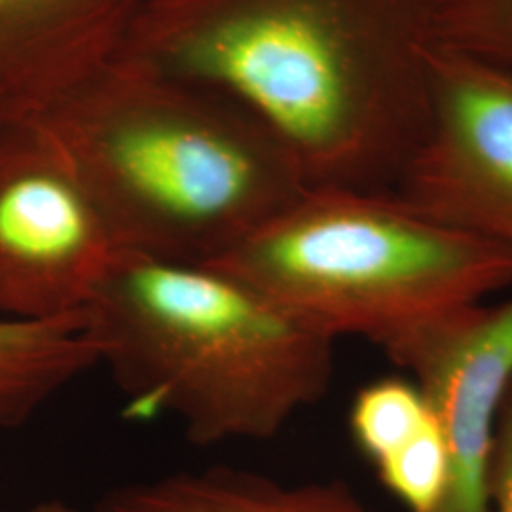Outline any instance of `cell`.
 I'll return each instance as SVG.
<instances>
[{"mask_svg": "<svg viewBox=\"0 0 512 512\" xmlns=\"http://www.w3.org/2000/svg\"><path fill=\"white\" fill-rule=\"evenodd\" d=\"M435 0H148L122 54L234 97L308 188L395 190L429 120Z\"/></svg>", "mask_w": 512, "mask_h": 512, "instance_id": "obj_1", "label": "cell"}, {"mask_svg": "<svg viewBox=\"0 0 512 512\" xmlns=\"http://www.w3.org/2000/svg\"><path fill=\"white\" fill-rule=\"evenodd\" d=\"M29 116L67 150L129 256L215 264L308 190L251 110L133 55Z\"/></svg>", "mask_w": 512, "mask_h": 512, "instance_id": "obj_2", "label": "cell"}, {"mask_svg": "<svg viewBox=\"0 0 512 512\" xmlns=\"http://www.w3.org/2000/svg\"><path fill=\"white\" fill-rule=\"evenodd\" d=\"M129 418L192 444L268 440L329 393L336 342L215 264L126 255L84 310Z\"/></svg>", "mask_w": 512, "mask_h": 512, "instance_id": "obj_3", "label": "cell"}, {"mask_svg": "<svg viewBox=\"0 0 512 512\" xmlns=\"http://www.w3.org/2000/svg\"><path fill=\"white\" fill-rule=\"evenodd\" d=\"M215 266L313 332L365 340L397 366L435 330L512 289V251L395 190L308 188Z\"/></svg>", "mask_w": 512, "mask_h": 512, "instance_id": "obj_4", "label": "cell"}, {"mask_svg": "<svg viewBox=\"0 0 512 512\" xmlns=\"http://www.w3.org/2000/svg\"><path fill=\"white\" fill-rule=\"evenodd\" d=\"M126 256L54 133L0 112V319L84 315Z\"/></svg>", "mask_w": 512, "mask_h": 512, "instance_id": "obj_5", "label": "cell"}, {"mask_svg": "<svg viewBox=\"0 0 512 512\" xmlns=\"http://www.w3.org/2000/svg\"><path fill=\"white\" fill-rule=\"evenodd\" d=\"M395 192L512 251V69L433 48L427 128Z\"/></svg>", "mask_w": 512, "mask_h": 512, "instance_id": "obj_6", "label": "cell"}, {"mask_svg": "<svg viewBox=\"0 0 512 512\" xmlns=\"http://www.w3.org/2000/svg\"><path fill=\"white\" fill-rule=\"evenodd\" d=\"M399 368L418 385L448 448V486L435 512H490L495 429L512 387V296L435 330Z\"/></svg>", "mask_w": 512, "mask_h": 512, "instance_id": "obj_7", "label": "cell"}, {"mask_svg": "<svg viewBox=\"0 0 512 512\" xmlns=\"http://www.w3.org/2000/svg\"><path fill=\"white\" fill-rule=\"evenodd\" d=\"M148 0H0V112L38 114L122 54Z\"/></svg>", "mask_w": 512, "mask_h": 512, "instance_id": "obj_8", "label": "cell"}, {"mask_svg": "<svg viewBox=\"0 0 512 512\" xmlns=\"http://www.w3.org/2000/svg\"><path fill=\"white\" fill-rule=\"evenodd\" d=\"M93 512H378L340 480L283 484L234 467L133 482L103 495Z\"/></svg>", "mask_w": 512, "mask_h": 512, "instance_id": "obj_9", "label": "cell"}, {"mask_svg": "<svg viewBox=\"0 0 512 512\" xmlns=\"http://www.w3.org/2000/svg\"><path fill=\"white\" fill-rule=\"evenodd\" d=\"M99 366L84 315L59 321L0 319V429H16Z\"/></svg>", "mask_w": 512, "mask_h": 512, "instance_id": "obj_10", "label": "cell"}, {"mask_svg": "<svg viewBox=\"0 0 512 512\" xmlns=\"http://www.w3.org/2000/svg\"><path fill=\"white\" fill-rule=\"evenodd\" d=\"M427 420L418 385L393 376L363 385L349 406L351 439L372 467L404 446Z\"/></svg>", "mask_w": 512, "mask_h": 512, "instance_id": "obj_11", "label": "cell"}, {"mask_svg": "<svg viewBox=\"0 0 512 512\" xmlns=\"http://www.w3.org/2000/svg\"><path fill=\"white\" fill-rule=\"evenodd\" d=\"M433 44L512 69V0H435Z\"/></svg>", "mask_w": 512, "mask_h": 512, "instance_id": "obj_12", "label": "cell"}, {"mask_svg": "<svg viewBox=\"0 0 512 512\" xmlns=\"http://www.w3.org/2000/svg\"><path fill=\"white\" fill-rule=\"evenodd\" d=\"M374 471L408 511H437L448 486L450 458L433 416L429 414L427 423L404 446L376 463Z\"/></svg>", "mask_w": 512, "mask_h": 512, "instance_id": "obj_13", "label": "cell"}, {"mask_svg": "<svg viewBox=\"0 0 512 512\" xmlns=\"http://www.w3.org/2000/svg\"><path fill=\"white\" fill-rule=\"evenodd\" d=\"M490 512H512V387L495 429L490 465Z\"/></svg>", "mask_w": 512, "mask_h": 512, "instance_id": "obj_14", "label": "cell"}, {"mask_svg": "<svg viewBox=\"0 0 512 512\" xmlns=\"http://www.w3.org/2000/svg\"><path fill=\"white\" fill-rule=\"evenodd\" d=\"M27 512H84L80 509H76L69 503H63V501H42L37 503L35 507H31ZM93 512V511H92Z\"/></svg>", "mask_w": 512, "mask_h": 512, "instance_id": "obj_15", "label": "cell"}]
</instances>
